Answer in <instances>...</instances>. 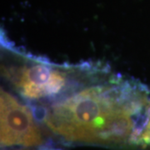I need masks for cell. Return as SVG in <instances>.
<instances>
[{
    "label": "cell",
    "mask_w": 150,
    "mask_h": 150,
    "mask_svg": "<svg viewBox=\"0 0 150 150\" xmlns=\"http://www.w3.org/2000/svg\"><path fill=\"white\" fill-rule=\"evenodd\" d=\"M30 108L67 142L135 147L150 116V88L110 73L56 102Z\"/></svg>",
    "instance_id": "obj_1"
},
{
    "label": "cell",
    "mask_w": 150,
    "mask_h": 150,
    "mask_svg": "<svg viewBox=\"0 0 150 150\" xmlns=\"http://www.w3.org/2000/svg\"><path fill=\"white\" fill-rule=\"evenodd\" d=\"M2 46L11 54V59L2 61V77L30 108L56 102L110 71L108 65L98 63L53 64L44 58L16 51L5 38Z\"/></svg>",
    "instance_id": "obj_2"
},
{
    "label": "cell",
    "mask_w": 150,
    "mask_h": 150,
    "mask_svg": "<svg viewBox=\"0 0 150 150\" xmlns=\"http://www.w3.org/2000/svg\"><path fill=\"white\" fill-rule=\"evenodd\" d=\"M0 122L2 148L41 146L43 135L28 105L1 88Z\"/></svg>",
    "instance_id": "obj_3"
},
{
    "label": "cell",
    "mask_w": 150,
    "mask_h": 150,
    "mask_svg": "<svg viewBox=\"0 0 150 150\" xmlns=\"http://www.w3.org/2000/svg\"><path fill=\"white\" fill-rule=\"evenodd\" d=\"M135 147L142 149L150 150V116L142 134H140Z\"/></svg>",
    "instance_id": "obj_4"
},
{
    "label": "cell",
    "mask_w": 150,
    "mask_h": 150,
    "mask_svg": "<svg viewBox=\"0 0 150 150\" xmlns=\"http://www.w3.org/2000/svg\"><path fill=\"white\" fill-rule=\"evenodd\" d=\"M16 150H29V149H16Z\"/></svg>",
    "instance_id": "obj_5"
}]
</instances>
